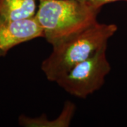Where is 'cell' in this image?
I'll list each match as a JSON object with an SVG mask.
<instances>
[{
    "label": "cell",
    "mask_w": 127,
    "mask_h": 127,
    "mask_svg": "<svg viewBox=\"0 0 127 127\" xmlns=\"http://www.w3.org/2000/svg\"><path fill=\"white\" fill-rule=\"evenodd\" d=\"M83 1L86 2L87 4L89 5L93 9L100 11L101 8L105 4L112 3V2H116V1L127 2V0H83Z\"/></svg>",
    "instance_id": "cell-7"
},
{
    "label": "cell",
    "mask_w": 127,
    "mask_h": 127,
    "mask_svg": "<svg viewBox=\"0 0 127 127\" xmlns=\"http://www.w3.org/2000/svg\"><path fill=\"white\" fill-rule=\"evenodd\" d=\"M104 46L89 58L76 64L57 78L56 82L70 95L86 98L103 86L111 71Z\"/></svg>",
    "instance_id": "cell-3"
},
{
    "label": "cell",
    "mask_w": 127,
    "mask_h": 127,
    "mask_svg": "<svg viewBox=\"0 0 127 127\" xmlns=\"http://www.w3.org/2000/svg\"><path fill=\"white\" fill-rule=\"evenodd\" d=\"M117 31V26L114 24L95 23L54 46L52 53L42 63V71L49 81L55 82L73 66L107 45Z\"/></svg>",
    "instance_id": "cell-2"
},
{
    "label": "cell",
    "mask_w": 127,
    "mask_h": 127,
    "mask_svg": "<svg viewBox=\"0 0 127 127\" xmlns=\"http://www.w3.org/2000/svg\"><path fill=\"white\" fill-rule=\"evenodd\" d=\"M37 0H0V26L32 18L36 14Z\"/></svg>",
    "instance_id": "cell-5"
},
{
    "label": "cell",
    "mask_w": 127,
    "mask_h": 127,
    "mask_svg": "<svg viewBox=\"0 0 127 127\" xmlns=\"http://www.w3.org/2000/svg\"><path fill=\"white\" fill-rule=\"evenodd\" d=\"M79 1H83V0H79Z\"/></svg>",
    "instance_id": "cell-8"
},
{
    "label": "cell",
    "mask_w": 127,
    "mask_h": 127,
    "mask_svg": "<svg viewBox=\"0 0 127 127\" xmlns=\"http://www.w3.org/2000/svg\"><path fill=\"white\" fill-rule=\"evenodd\" d=\"M75 112L76 105L71 101H66L60 114L55 119L49 120L45 114H42L38 117H29L22 114L18 117V124L25 127H68Z\"/></svg>",
    "instance_id": "cell-6"
},
{
    "label": "cell",
    "mask_w": 127,
    "mask_h": 127,
    "mask_svg": "<svg viewBox=\"0 0 127 127\" xmlns=\"http://www.w3.org/2000/svg\"><path fill=\"white\" fill-rule=\"evenodd\" d=\"M35 18L52 47L97 22L100 11L79 0H39Z\"/></svg>",
    "instance_id": "cell-1"
},
{
    "label": "cell",
    "mask_w": 127,
    "mask_h": 127,
    "mask_svg": "<svg viewBox=\"0 0 127 127\" xmlns=\"http://www.w3.org/2000/svg\"><path fill=\"white\" fill-rule=\"evenodd\" d=\"M38 37H43V32L35 16L1 25L0 57L14 47Z\"/></svg>",
    "instance_id": "cell-4"
}]
</instances>
